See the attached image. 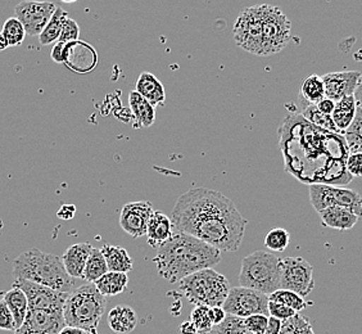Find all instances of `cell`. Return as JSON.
<instances>
[{
	"label": "cell",
	"mask_w": 362,
	"mask_h": 334,
	"mask_svg": "<svg viewBox=\"0 0 362 334\" xmlns=\"http://www.w3.org/2000/svg\"><path fill=\"white\" fill-rule=\"evenodd\" d=\"M280 149L286 170L302 183L349 184V151L343 135L313 125L302 115L291 113L280 126Z\"/></svg>",
	"instance_id": "cell-1"
},
{
	"label": "cell",
	"mask_w": 362,
	"mask_h": 334,
	"mask_svg": "<svg viewBox=\"0 0 362 334\" xmlns=\"http://www.w3.org/2000/svg\"><path fill=\"white\" fill-rule=\"evenodd\" d=\"M171 224L176 233L197 238L220 252H235L243 242L247 220L223 193L193 188L177 200Z\"/></svg>",
	"instance_id": "cell-2"
},
{
	"label": "cell",
	"mask_w": 362,
	"mask_h": 334,
	"mask_svg": "<svg viewBox=\"0 0 362 334\" xmlns=\"http://www.w3.org/2000/svg\"><path fill=\"white\" fill-rule=\"evenodd\" d=\"M291 31L292 23L280 8L261 4L240 12L233 28V38L245 52L266 57L286 48Z\"/></svg>",
	"instance_id": "cell-3"
},
{
	"label": "cell",
	"mask_w": 362,
	"mask_h": 334,
	"mask_svg": "<svg viewBox=\"0 0 362 334\" xmlns=\"http://www.w3.org/2000/svg\"><path fill=\"white\" fill-rule=\"evenodd\" d=\"M221 261V252L197 238L176 233L160 246L153 263L160 278L180 283L181 280L204 269H212Z\"/></svg>",
	"instance_id": "cell-4"
},
{
	"label": "cell",
	"mask_w": 362,
	"mask_h": 334,
	"mask_svg": "<svg viewBox=\"0 0 362 334\" xmlns=\"http://www.w3.org/2000/svg\"><path fill=\"white\" fill-rule=\"evenodd\" d=\"M12 267L14 280H28L61 293H71L76 289L75 279L66 272L62 258L37 248H30L18 255Z\"/></svg>",
	"instance_id": "cell-5"
},
{
	"label": "cell",
	"mask_w": 362,
	"mask_h": 334,
	"mask_svg": "<svg viewBox=\"0 0 362 334\" xmlns=\"http://www.w3.org/2000/svg\"><path fill=\"white\" fill-rule=\"evenodd\" d=\"M107 299L93 283L78 287L69 294L63 307L66 327L98 334V326L105 313Z\"/></svg>",
	"instance_id": "cell-6"
},
{
	"label": "cell",
	"mask_w": 362,
	"mask_h": 334,
	"mask_svg": "<svg viewBox=\"0 0 362 334\" xmlns=\"http://www.w3.org/2000/svg\"><path fill=\"white\" fill-rule=\"evenodd\" d=\"M281 258L265 250H256L242 261L239 283L270 296L280 289Z\"/></svg>",
	"instance_id": "cell-7"
},
{
	"label": "cell",
	"mask_w": 362,
	"mask_h": 334,
	"mask_svg": "<svg viewBox=\"0 0 362 334\" xmlns=\"http://www.w3.org/2000/svg\"><path fill=\"white\" fill-rule=\"evenodd\" d=\"M182 294L195 306L223 307L229 296V280L215 269L194 272L179 283Z\"/></svg>",
	"instance_id": "cell-8"
},
{
	"label": "cell",
	"mask_w": 362,
	"mask_h": 334,
	"mask_svg": "<svg viewBox=\"0 0 362 334\" xmlns=\"http://www.w3.org/2000/svg\"><path fill=\"white\" fill-rule=\"evenodd\" d=\"M310 201L314 209L321 212L329 207H343L362 217V198L357 192L327 184L310 185Z\"/></svg>",
	"instance_id": "cell-9"
},
{
	"label": "cell",
	"mask_w": 362,
	"mask_h": 334,
	"mask_svg": "<svg viewBox=\"0 0 362 334\" xmlns=\"http://www.w3.org/2000/svg\"><path fill=\"white\" fill-rule=\"evenodd\" d=\"M223 310L226 315L238 318H250L253 315H269V296L245 287H234L230 289Z\"/></svg>",
	"instance_id": "cell-10"
},
{
	"label": "cell",
	"mask_w": 362,
	"mask_h": 334,
	"mask_svg": "<svg viewBox=\"0 0 362 334\" xmlns=\"http://www.w3.org/2000/svg\"><path fill=\"white\" fill-rule=\"evenodd\" d=\"M315 288L314 267L302 258H281L280 289L307 297Z\"/></svg>",
	"instance_id": "cell-11"
},
{
	"label": "cell",
	"mask_w": 362,
	"mask_h": 334,
	"mask_svg": "<svg viewBox=\"0 0 362 334\" xmlns=\"http://www.w3.org/2000/svg\"><path fill=\"white\" fill-rule=\"evenodd\" d=\"M26 294L28 310H42L49 313H63V307L70 293L57 292L48 287L39 286L33 282L17 279L13 286Z\"/></svg>",
	"instance_id": "cell-12"
},
{
	"label": "cell",
	"mask_w": 362,
	"mask_h": 334,
	"mask_svg": "<svg viewBox=\"0 0 362 334\" xmlns=\"http://www.w3.org/2000/svg\"><path fill=\"white\" fill-rule=\"evenodd\" d=\"M56 9V4L49 1H22L14 8V13L26 30V35L39 36Z\"/></svg>",
	"instance_id": "cell-13"
},
{
	"label": "cell",
	"mask_w": 362,
	"mask_h": 334,
	"mask_svg": "<svg viewBox=\"0 0 362 334\" xmlns=\"http://www.w3.org/2000/svg\"><path fill=\"white\" fill-rule=\"evenodd\" d=\"M153 212V205L149 201L126 203L119 215V225L130 237H144Z\"/></svg>",
	"instance_id": "cell-14"
},
{
	"label": "cell",
	"mask_w": 362,
	"mask_h": 334,
	"mask_svg": "<svg viewBox=\"0 0 362 334\" xmlns=\"http://www.w3.org/2000/svg\"><path fill=\"white\" fill-rule=\"evenodd\" d=\"M64 327L63 313L28 310L23 324L12 334H58Z\"/></svg>",
	"instance_id": "cell-15"
},
{
	"label": "cell",
	"mask_w": 362,
	"mask_h": 334,
	"mask_svg": "<svg viewBox=\"0 0 362 334\" xmlns=\"http://www.w3.org/2000/svg\"><path fill=\"white\" fill-rule=\"evenodd\" d=\"M360 71H341V72H330L322 77L325 98L332 99L333 102H339L343 98L355 96L358 81L361 79Z\"/></svg>",
	"instance_id": "cell-16"
},
{
	"label": "cell",
	"mask_w": 362,
	"mask_h": 334,
	"mask_svg": "<svg viewBox=\"0 0 362 334\" xmlns=\"http://www.w3.org/2000/svg\"><path fill=\"white\" fill-rule=\"evenodd\" d=\"M64 64L76 74H89L97 67L98 53L89 42H77L66 44Z\"/></svg>",
	"instance_id": "cell-17"
},
{
	"label": "cell",
	"mask_w": 362,
	"mask_h": 334,
	"mask_svg": "<svg viewBox=\"0 0 362 334\" xmlns=\"http://www.w3.org/2000/svg\"><path fill=\"white\" fill-rule=\"evenodd\" d=\"M93 248L94 247L89 243H77L69 247L63 253L62 263L71 278L84 279L85 266Z\"/></svg>",
	"instance_id": "cell-18"
},
{
	"label": "cell",
	"mask_w": 362,
	"mask_h": 334,
	"mask_svg": "<svg viewBox=\"0 0 362 334\" xmlns=\"http://www.w3.org/2000/svg\"><path fill=\"white\" fill-rule=\"evenodd\" d=\"M173 236L174 228L171 224V219L160 211H154L146 230L148 244L153 248H160V246L168 242Z\"/></svg>",
	"instance_id": "cell-19"
},
{
	"label": "cell",
	"mask_w": 362,
	"mask_h": 334,
	"mask_svg": "<svg viewBox=\"0 0 362 334\" xmlns=\"http://www.w3.org/2000/svg\"><path fill=\"white\" fill-rule=\"evenodd\" d=\"M136 93L146 99L153 107L162 105L166 100L165 88L157 77L151 72H141L136 81Z\"/></svg>",
	"instance_id": "cell-20"
},
{
	"label": "cell",
	"mask_w": 362,
	"mask_h": 334,
	"mask_svg": "<svg viewBox=\"0 0 362 334\" xmlns=\"http://www.w3.org/2000/svg\"><path fill=\"white\" fill-rule=\"evenodd\" d=\"M138 323L139 319L135 310L127 305H117L108 313V326L115 333H132L138 326Z\"/></svg>",
	"instance_id": "cell-21"
},
{
	"label": "cell",
	"mask_w": 362,
	"mask_h": 334,
	"mask_svg": "<svg viewBox=\"0 0 362 334\" xmlns=\"http://www.w3.org/2000/svg\"><path fill=\"white\" fill-rule=\"evenodd\" d=\"M321 223L327 228L337 230H349L358 223L360 217L352 211L343 207H329L319 212Z\"/></svg>",
	"instance_id": "cell-22"
},
{
	"label": "cell",
	"mask_w": 362,
	"mask_h": 334,
	"mask_svg": "<svg viewBox=\"0 0 362 334\" xmlns=\"http://www.w3.org/2000/svg\"><path fill=\"white\" fill-rule=\"evenodd\" d=\"M102 253L108 266V272H124L127 274L133 270L134 261L127 253V250L119 246L105 244L102 248Z\"/></svg>",
	"instance_id": "cell-23"
},
{
	"label": "cell",
	"mask_w": 362,
	"mask_h": 334,
	"mask_svg": "<svg viewBox=\"0 0 362 334\" xmlns=\"http://www.w3.org/2000/svg\"><path fill=\"white\" fill-rule=\"evenodd\" d=\"M357 112V102L355 97L343 98L339 102L335 103L334 112L332 115V119L338 132L344 137L346 132L354 124Z\"/></svg>",
	"instance_id": "cell-24"
},
{
	"label": "cell",
	"mask_w": 362,
	"mask_h": 334,
	"mask_svg": "<svg viewBox=\"0 0 362 334\" xmlns=\"http://www.w3.org/2000/svg\"><path fill=\"white\" fill-rule=\"evenodd\" d=\"M129 103L133 112L134 119L136 127H149L154 124L156 111L153 105H151L146 99L141 97L136 91H130L129 94Z\"/></svg>",
	"instance_id": "cell-25"
},
{
	"label": "cell",
	"mask_w": 362,
	"mask_h": 334,
	"mask_svg": "<svg viewBox=\"0 0 362 334\" xmlns=\"http://www.w3.org/2000/svg\"><path fill=\"white\" fill-rule=\"evenodd\" d=\"M3 299H4V302L7 304L11 313L13 315L16 327L18 329L23 324L28 313V302L26 294L22 292L20 288L12 287L8 292L4 293Z\"/></svg>",
	"instance_id": "cell-26"
},
{
	"label": "cell",
	"mask_w": 362,
	"mask_h": 334,
	"mask_svg": "<svg viewBox=\"0 0 362 334\" xmlns=\"http://www.w3.org/2000/svg\"><path fill=\"white\" fill-rule=\"evenodd\" d=\"M129 284V277L124 272H108L102 278L94 283L99 293L105 297L117 296L125 292Z\"/></svg>",
	"instance_id": "cell-27"
},
{
	"label": "cell",
	"mask_w": 362,
	"mask_h": 334,
	"mask_svg": "<svg viewBox=\"0 0 362 334\" xmlns=\"http://www.w3.org/2000/svg\"><path fill=\"white\" fill-rule=\"evenodd\" d=\"M300 102H302V117L303 119L307 120L308 122H311L313 125L320 127L322 130H327V132H334V134L341 135V132H338L337 126L334 125L332 116H327V115L321 113L317 110L316 105H310V103H307V102L302 100V99H300Z\"/></svg>",
	"instance_id": "cell-28"
},
{
	"label": "cell",
	"mask_w": 362,
	"mask_h": 334,
	"mask_svg": "<svg viewBox=\"0 0 362 334\" xmlns=\"http://www.w3.org/2000/svg\"><path fill=\"white\" fill-rule=\"evenodd\" d=\"M300 98L310 105H317L325 98L322 77L311 75L303 80L300 86Z\"/></svg>",
	"instance_id": "cell-29"
},
{
	"label": "cell",
	"mask_w": 362,
	"mask_h": 334,
	"mask_svg": "<svg viewBox=\"0 0 362 334\" xmlns=\"http://www.w3.org/2000/svg\"><path fill=\"white\" fill-rule=\"evenodd\" d=\"M107 272H108V266H107L102 250L93 248L90 256L88 258L86 266H85L84 280L94 284Z\"/></svg>",
	"instance_id": "cell-30"
},
{
	"label": "cell",
	"mask_w": 362,
	"mask_h": 334,
	"mask_svg": "<svg viewBox=\"0 0 362 334\" xmlns=\"http://www.w3.org/2000/svg\"><path fill=\"white\" fill-rule=\"evenodd\" d=\"M69 14L62 8L57 7L56 12L50 18L48 25L42 30V34L39 35V42L42 45H50L59 40L61 30H62V22Z\"/></svg>",
	"instance_id": "cell-31"
},
{
	"label": "cell",
	"mask_w": 362,
	"mask_h": 334,
	"mask_svg": "<svg viewBox=\"0 0 362 334\" xmlns=\"http://www.w3.org/2000/svg\"><path fill=\"white\" fill-rule=\"evenodd\" d=\"M349 154H362V107L357 105L355 121L344 134Z\"/></svg>",
	"instance_id": "cell-32"
},
{
	"label": "cell",
	"mask_w": 362,
	"mask_h": 334,
	"mask_svg": "<svg viewBox=\"0 0 362 334\" xmlns=\"http://www.w3.org/2000/svg\"><path fill=\"white\" fill-rule=\"evenodd\" d=\"M1 34L6 38L9 47H20L26 38V30L16 17H11L3 23Z\"/></svg>",
	"instance_id": "cell-33"
},
{
	"label": "cell",
	"mask_w": 362,
	"mask_h": 334,
	"mask_svg": "<svg viewBox=\"0 0 362 334\" xmlns=\"http://www.w3.org/2000/svg\"><path fill=\"white\" fill-rule=\"evenodd\" d=\"M269 301L281 304L297 313L307 307V302L303 297H300L297 293L292 292V291H286V289H279L276 292L272 293L269 296Z\"/></svg>",
	"instance_id": "cell-34"
},
{
	"label": "cell",
	"mask_w": 362,
	"mask_h": 334,
	"mask_svg": "<svg viewBox=\"0 0 362 334\" xmlns=\"http://www.w3.org/2000/svg\"><path fill=\"white\" fill-rule=\"evenodd\" d=\"M280 334H315L308 318L297 313L288 321H283Z\"/></svg>",
	"instance_id": "cell-35"
},
{
	"label": "cell",
	"mask_w": 362,
	"mask_h": 334,
	"mask_svg": "<svg viewBox=\"0 0 362 334\" xmlns=\"http://www.w3.org/2000/svg\"><path fill=\"white\" fill-rule=\"evenodd\" d=\"M209 309L211 307L195 306L194 310L190 313V321L194 324L198 334L209 333L215 328L211 319Z\"/></svg>",
	"instance_id": "cell-36"
},
{
	"label": "cell",
	"mask_w": 362,
	"mask_h": 334,
	"mask_svg": "<svg viewBox=\"0 0 362 334\" xmlns=\"http://www.w3.org/2000/svg\"><path fill=\"white\" fill-rule=\"evenodd\" d=\"M289 241H291L289 231L283 228H276L267 233L265 238V247L274 252H283L286 250Z\"/></svg>",
	"instance_id": "cell-37"
},
{
	"label": "cell",
	"mask_w": 362,
	"mask_h": 334,
	"mask_svg": "<svg viewBox=\"0 0 362 334\" xmlns=\"http://www.w3.org/2000/svg\"><path fill=\"white\" fill-rule=\"evenodd\" d=\"M215 329L217 334H252L244 326V319L233 315H226V319Z\"/></svg>",
	"instance_id": "cell-38"
},
{
	"label": "cell",
	"mask_w": 362,
	"mask_h": 334,
	"mask_svg": "<svg viewBox=\"0 0 362 334\" xmlns=\"http://www.w3.org/2000/svg\"><path fill=\"white\" fill-rule=\"evenodd\" d=\"M80 36V28L75 20L71 17H66L62 22V30H61V36L58 42L69 44V42H77Z\"/></svg>",
	"instance_id": "cell-39"
},
{
	"label": "cell",
	"mask_w": 362,
	"mask_h": 334,
	"mask_svg": "<svg viewBox=\"0 0 362 334\" xmlns=\"http://www.w3.org/2000/svg\"><path fill=\"white\" fill-rule=\"evenodd\" d=\"M269 318L266 315H253L244 319V326L252 334H264L269 324Z\"/></svg>",
	"instance_id": "cell-40"
},
{
	"label": "cell",
	"mask_w": 362,
	"mask_h": 334,
	"mask_svg": "<svg viewBox=\"0 0 362 334\" xmlns=\"http://www.w3.org/2000/svg\"><path fill=\"white\" fill-rule=\"evenodd\" d=\"M297 311H294L289 307L284 306L281 304H276V302H272L269 301V315L272 318H275L280 321H286L291 319L293 316L297 315Z\"/></svg>",
	"instance_id": "cell-41"
},
{
	"label": "cell",
	"mask_w": 362,
	"mask_h": 334,
	"mask_svg": "<svg viewBox=\"0 0 362 334\" xmlns=\"http://www.w3.org/2000/svg\"><path fill=\"white\" fill-rule=\"evenodd\" d=\"M0 329L1 330H16V321L4 299H0Z\"/></svg>",
	"instance_id": "cell-42"
},
{
	"label": "cell",
	"mask_w": 362,
	"mask_h": 334,
	"mask_svg": "<svg viewBox=\"0 0 362 334\" xmlns=\"http://www.w3.org/2000/svg\"><path fill=\"white\" fill-rule=\"evenodd\" d=\"M346 170L352 178H362V154H349L346 161Z\"/></svg>",
	"instance_id": "cell-43"
},
{
	"label": "cell",
	"mask_w": 362,
	"mask_h": 334,
	"mask_svg": "<svg viewBox=\"0 0 362 334\" xmlns=\"http://www.w3.org/2000/svg\"><path fill=\"white\" fill-rule=\"evenodd\" d=\"M64 49H66V44L63 42H56L54 47L50 52V57L56 63L64 62Z\"/></svg>",
	"instance_id": "cell-44"
},
{
	"label": "cell",
	"mask_w": 362,
	"mask_h": 334,
	"mask_svg": "<svg viewBox=\"0 0 362 334\" xmlns=\"http://www.w3.org/2000/svg\"><path fill=\"white\" fill-rule=\"evenodd\" d=\"M316 107H317V110H319L321 113L327 115V116H332L333 112H334L335 102H333L332 99L324 98L322 100H320V102L316 105Z\"/></svg>",
	"instance_id": "cell-45"
},
{
	"label": "cell",
	"mask_w": 362,
	"mask_h": 334,
	"mask_svg": "<svg viewBox=\"0 0 362 334\" xmlns=\"http://www.w3.org/2000/svg\"><path fill=\"white\" fill-rule=\"evenodd\" d=\"M209 313H211V319L214 321L215 327L220 326L226 319V313L223 311V307H211Z\"/></svg>",
	"instance_id": "cell-46"
},
{
	"label": "cell",
	"mask_w": 362,
	"mask_h": 334,
	"mask_svg": "<svg viewBox=\"0 0 362 334\" xmlns=\"http://www.w3.org/2000/svg\"><path fill=\"white\" fill-rule=\"evenodd\" d=\"M75 212H76V209H75L74 205H64L57 212V215H58L59 219H63V220H71L75 216Z\"/></svg>",
	"instance_id": "cell-47"
},
{
	"label": "cell",
	"mask_w": 362,
	"mask_h": 334,
	"mask_svg": "<svg viewBox=\"0 0 362 334\" xmlns=\"http://www.w3.org/2000/svg\"><path fill=\"white\" fill-rule=\"evenodd\" d=\"M281 324H283V321H278V319L270 316L269 318V324H267V328H266L265 333L264 334H280Z\"/></svg>",
	"instance_id": "cell-48"
},
{
	"label": "cell",
	"mask_w": 362,
	"mask_h": 334,
	"mask_svg": "<svg viewBox=\"0 0 362 334\" xmlns=\"http://www.w3.org/2000/svg\"><path fill=\"white\" fill-rule=\"evenodd\" d=\"M179 333L180 334H198L195 329L194 324L192 321H184L179 327Z\"/></svg>",
	"instance_id": "cell-49"
},
{
	"label": "cell",
	"mask_w": 362,
	"mask_h": 334,
	"mask_svg": "<svg viewBox=\"0 0 362 334\" xmlns=\"http://www.w3.org/2000/svg\"><path fill=\"white\" fill-rule=\"evenodd\" d=\"M354 97H355L356 102H357V105L362 107V75L360 81H358V86H357V89H356L355 96H354Z\"/></svg>",
	"instance_id": "cell-50"
},
{
	"label": "cell",
	"mask_w": 362,
	"mask_h": 334,
	"mask_svg": "<svg viewBox=\"0 0 362 334\" xmlns=\"http://www.w3.org/2000/svg\"><path fill=\"white\" fill-rule=\"evenodd\" d=\"M58 334H83V330L76 328L64 327Z\"/></svg>",
	"instance_id": "cell-51"
},
{
	"label": "cell",
	"mask_w": 362,
	"mask_h": 334,
	"mask_svg": "<svg viewBox=\"0 0 362 334\" xmlns=\"http://www.w3.org/2000/svg\"><path fill=\"white\" fill-rule=\"evenodd\" d=\"M7 48H9L7 40H6V38L3 36V34L0 33V52H4Z\"/></svg>",
	"instance_id": "cell-52"
},
{
	"label": "cell",
	"mask_w": 362,
	"mask_h": 334,
	"mask_svg": "<svg viewBox=\"0 0 362 334\" xmlns=\"http://www.w3.org/2000/svg\"><path fill=\"white\" fill-rule=\"evenodd\" d=\"M203 334H217L216 329H215V328H214V329H212V330H211V332H209V333H203Z\"/></svg>",
	"instance_id": "cell-53"
},
{
	"label": "cell",
	"mask_w": 362,
	"mask_h": 334,
	"mask_svg": "<svg viewBox=\"0 0 362 334\" xmlns=\"http://www.w3.org/2000/svg\"><path fill=\"white\" fill-rule=\"evenodd\" d=\"M83 334H93V333H90V332H83Z\"/></svg>",
	"instance_id": "cell-54"
}]
</instances>
